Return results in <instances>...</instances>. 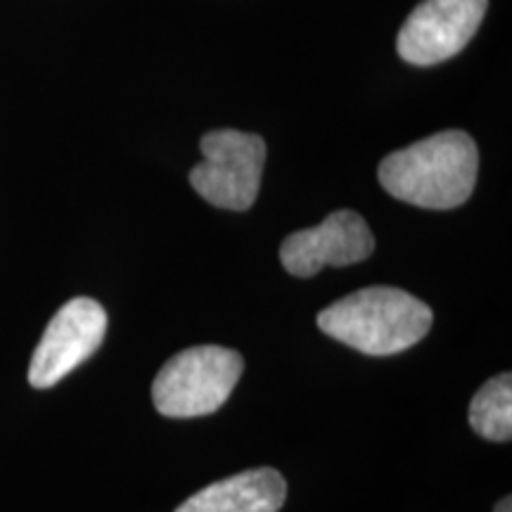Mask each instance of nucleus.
I'll return each instance as SVG.
<instances>
[{"label":"nucleus","instance_id":"7ed1b4c3","mask_svg":"<svg viewBox=\"0 0 512 512\" xmlns=\"http://www.w3.org/2000/svg\"><path fill=\"white\" fill-rule=\"evenodd\" d=\"M245 361L238 351L202 344L176 354L164 363L152 384V401L166 418H200L216 413L235 384Z\"/></svg>","mask_w":512,"mask_h":512},{"label":"nucleus","instance_id":"f03ea898","mask_svg":"<svg viewBox=\"0 0 512 512\" xmlns=\"http://www.w3.org/2000/svg\"><path fill=\"white\" fill-rule=\"evenodd\" d=\"M318 328L370 356L411 349L432 328V309L399 287H363L318 313Z\"/></svg>","mask_w":512,"mask_h":512},{"label":"nucleus","instance_id":"20e7f679","mask_svg":"<svg viewBox=\"0 0 512 512\" xmlns=\"http://www.w3.org/2000/svg\"><path fill=\"white\" fill-rule=\"evenodd\" d=\"M200 147L204 159L190 171L197 195L219 209L247 211L259 195L266 162L264 138L221 128L207 133Z\"/></svg>","mask_w":512,"mask_h":512},{"label":"nucleus","instance_id":"0eeeda50","mask_svg":"<svg viewBox=\"0 0 512 512\" xmlns=\"http://www.w3.org/2000/svg\"><path fill=\"white\" fill-rule=\"evenodd\" d=\"M375 249V238L366 219L351 209H339L320 226L292 233L280 245L285 271L297 278H311L325 266H351L366 261Z\"/></svg>","mask_w":512,"mask_h":512},{"label":"nucleus","instance_id":"39448f33","mask_svg":"<svg viewBox=\"0 0 512 512\" xmlns=\"http://www.w3.org/2000/svg\"><path fill=\"white\" fill-rule=\"evenodd\" d=\"M107 313L91 297H76L55 313L31 356L29 384L50 389L100 349Z\"/></svg>","mask_w":512,"mask_h":512},{"label":"nucleus","instance_id":"f257e3e1","mask_svg":"<svg viewBox=\"0 0 512 512\" xmlns=\"http://www.w3.org/2000/svg\"><path fill=\"white\" fill-rule=\"evenodd\" d=\"M479 150L465 131H441L382 159V188L422 209H456L477 183Z\"/></svg>","mask_w":512,"mask_h":512},{"label":"nucleus","instance_id":"6e6552de","mask_svg":"<svg viewBox=\"0 0 512 512\" xmlns=\"http://www.w3.org/2000/svg\"><path fill=\"white\" fill-rule=\"evenodd\" d=\"M285 498V477L273 467H256L204 486L176 512H278Z\"/></svg>","mask_w":512,"mask_h":512},{"label":"nucleus","instance_id":"9d476101","mask_svg":"<svg viewBox=\"0 0 512 512\" xmlns=\"http://www.w3.org/2000/svg\"><path fill=\"white\" fill-rule=\"evenodd\" d=\"M494 512H512V498H510V496H505L503 501H498Z\"/></svg>","mask_w":512,"mask_h":512},{"label":"nucleus","instance_id":"423d86ee","mask_svg":"<svg viewBox=\"0 0 512 512\" xmlns=\"http://www.w3.org/2000/svg\"><path fill=\"white\" fill-rule=\"evenodd\" d=\"M489 8V0H422L399 31L396 50L415 67H432L456 57Z\"/></svg>","mask_w":512,"mask_h":512},{"label":"nucleus","instance_id":"1a4fd4ad","mask_svg":"<svg viewBox=\"0 0 512 512\" xmlns=\"http://www.w3.org/2000/svg\"><path fill=\"white\" fill-rule=\"evenodd\" d=\"M470 427L489 441H510L512 437V377L496 375L482 384L470 403Z\"/></svg>","mask_w":512,"mask_h":512}]
</instances>
